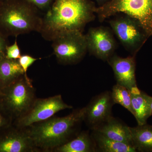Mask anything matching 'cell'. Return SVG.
Masks as SVG:
<instances>
[{
  "mask_svg": "<svg viewBox=\"0 0 152 152\" xmlns=\"http://www.w3.org/2000/svg\"><path fill=\"white\" fill-rule=\"evenodd\" d=\"M96 7L91 0H55L42 18L39 33L45 39L52 41L67 32H83L95 19Z\"/></svg>",
  "mask_w": 152,
  "mask_h": 152,
  "instance_id": "1",
  "label": "cell"
},
{
  "mask_svg": "<svg viewBox=\"0 0 152 152\" xmlns=\"http://www.w3.org/2000/svg\"><path fill=\"white\" fill-rule=\"evenodd\" d=\"M85 111V107L76 109L66 116L52 117L26 129L39 152H53L78 134Z\"/></svg>",
  "mask_w": 152,
  "mask_h": 152,
  "instance_id": "2",
  "label": "cell"
},
{
  "mask_svg": "<svg viewBox=\"0 0 152 152\" xmlns=\"http://www.w3.org/2000/svg\"><path fill=\"white\" fill-rule=\"evenodd\" d=\"M39 10L25 0H4L0 2V32L7 37L32 31L39 32L42 18Z\"/></svg>",
  "mask_w": 152,
  "mask_h": 152,
  "instance_id": "3",
  "label": "cell"
},
{
  "mask_svg": "<svg viewBox=\"0 0 152 152\" xmlns=\"http://www.w3.org/2000/svg\"><path fill=\"white\" fill-rule=\"evenodd\" d=\"M37 98L35 89L27 75L0 89V104L13 122L26 113Z\"/></svg>",
  "mask_w": 152,
  "mask_h": 152,
  "instance_id": "4",
  "label": "cell"
},
{
  "mask_svg": "<svg viewBox=\"0 0 152 152\" xmlns=\"http://www.w3.org/2000/svg\"><path fill=\"white\" fill-rule=\"evenodd\" d=\"M120 13L137 20L149 37L152 35V0H110L96 10L100 22Z\"/></svg>",
  "mask_w": 152,
  "mask_h": 152,
  "instance_id": "5",
  "label": "cell"
},
{
  "mask_svg": "<svg viewBox=\"0 0 152 152\" xmlns=\"http://www.w3.org/2000/svg\"><path fill=\"white\" fill-rule=\"evenodd\" d=\"M109 24L120 42L132 56H136L150 37L140 23L128 15L111 19Z\"/></svg>",
  "mask_w": 152,
  "mask_h": 152,
  "instance_id": "6",
  "label": "cell"
},
{
  "mask_svg": "<svg viewBox=\"0 0 152 152\" xmlns=\"http://www.w3.org/2000/svg\"><path fill=\"white\" fill-rule=\"evenodd\" d=\"M54 54L60 64H76L88 52L85 35L80 31L67 32L52 41Z\"/></svg>",
  "mask_w": 152,
  "mask_h": 152,
  "instance_id": "7",
  "label": "cell"
},
{
  "mask_svg": "<svg viewBox=\"0 0 152 152\" xmlns=\"http://www.w3.org/2000/svg\"><path fill=\"white\" fill-rule=\"evenodd\" d=\"M72 108L64 102L61 95L45 99L37 98L26 113L14 121L13 124L18 127L27 128L51 118L60 111Z\"/></svg>",
  "mask_w": 152,
  "mask_h": 152,
  "instance_id": "8",
  "label": "cell"
},
{
  "mask_svg": "<svg viewBox=\"0 0 152 152\" xmlns=\"http://www.w3.org/2000/svg\"><path fill=\"white\" fill-rule=\"evenodd\" d=\"M85 35L88 51L91 55L107 61L115 54L117 43L108 28L103 26L91 28Z\"/></svg>",
  "mask_w": 152,
  "mask_h": 152,
  "instance_id": "9",
  "label": "cell"
},
{
  "mask_svg": "<svg viewBox=\"0 0 152 152\" xmlns=\"http://www.w3.org/2000/svg\"><path fill=\"white\" fill-rule=\"evenodd\" d=\"M39 152L26 128L13 124L0 129V152Z\"/></svg>",
  "mask_w": 152,
  "mask_h": 152,
  "instance_id": "10",
  "label": "cell"
},
{
  "mask_svg": "<svg viewBox=\"0 0 152 152\" xmlns=\"http://www.w3.org/2000/svg\"><path fill=\"white\" fill-rule=\"evenodd\" d=\"M115 104L111 93L106 91L97 95L85 107L83 121L91 130H94L112 116Z\"/></svg>",
  "mask_w": 152,
  "mask_h": 152,
  "instance_id": "11",
  "label": "cell"
},
{
  "mask_svg": "<svg viewBox=\"0 0 152 152\" xmlns=\"http://www.w3.org/2000/svg\"><path fill=\"white\" fill-rule=\"evenodd\" d=\"M135 56L123 58L113 55L107 61L113 71L117 83L129 90L137 87Z\"/></svg>",
  "mask_w": 152,
  "mask_h": 152,
  "instance_id": "12",
  "label": "cell"
},
{
  "mask_svg": "<svg viewBox=\"0 0 152 152\" xmlns=\"http://www.w3.org/2000/svg\"><path fill=\"white\" fill-rule=\"evenodd\" d=\"M94 130L114 140L133 145L130 127L113 116Z\"/></svg>",
  "mask_w": 152,
  "mask_h": 152,
  "instance_id": "13",
  "label": "cell"
},
{
  "mask_svg": "<svg viewBox=\"0 0 152 152\" xmlns=\"http://www.w3.org/2000/svg\"><path fill=\"white\" fill-rule=\"evenodd\" d=\"M130 91L133 115L138 125L146 124L148 119L151 116L147 94L139 89L137 87L133 88Z\"/></svg>",
  "mask_w": 152,
  "mask_h": 152,
  "instance_id": "14",
  "label": "cell"
},
{
  "mask_svg": "<svg viewBox=\"0 0 152 152\" xmlns=\"http://www.w3.org/2000/svg\"><path fill=\"white\" fill-rule=\"evenodd\" d=\"M54 152H96L95 144L89 131H83L65 144L58 147Z\"/></svg>",
  "mask_w": 152,
  "mask_h": 152,
  "instance_id": "15",
  "label": "cell"
},
{
  "mask_svg": "<svg viewBox=\"0 0 152 152\" xmlns=\"http://www.w3.org/2000/svg\"><path fill=\"white\" fill-rule=\"evenodd\" d=\"M91 134L95 144L96 152H137L132 145L114 140L107 137L98 131L92 130Z\"/></svg>",
  "mask_w": 152,
  "mask_h": 152,
  "instance_id": "16",
  "label": "cell"
},
{
  "mask_svg": "<svg viewBox=\"0 0 152 152\" xmlns=\"http://www.w3.org/2000/svg\"><path fill=\"white\" fill-rule=\"evenodd\" d=\"M25 75L18 60L5 56L0 59V89L7 86Z\"/></svg>",
  "mask_w": 152,
  "mask_h": 152,
  "instance_id": "17",
  "label": "cell"
},
{
  "mask_svg": "<svg viewBox=\"0 0 152 152\" xmlns=\"http://www.w3.org/2000/svg\"><path fill=\"white\" fill-rule=\"evenodd\" d=\"M132 145L137 152H152V126L145 124L130 127Z\"/></svg>",
  "mask_w": 152,
  "mask_h": 152,
  "instance_id": "18",
  "label": "cell"
},
{
  "mask_svg": "<svg viewBox=\"0 0 152 152\" xmlns=\"http://www.w3.org/2000/svg\"><path fill=\"white\" fill-rule=\"evenodd\" d=\"M111 93L114 104L121 105L133 115L130 91L117 83L113 87Z\"/></svg>",
  "mask_w": 152,
  "mask_h": 152,
  "instance_id": "19",
  "label": "cell"
},
{
  "mask_svg": "<svg viewBox=\"0 0 152 152\" xmlns=\"http://www.w3.org/2000/svg\"><path fill=\"white\" fill-rule=\"evenodd\" d=\"M21 55L20 50L17 42V39H16L13 45L7 47L5 57L10 59L18 60Z\"/></svg>",
  "mask_w": 152,
  "mask_h": 152,
  "instance_id": "20",
  "label": "cell"
},
{
  "mask_svg": "<svg viewBox=\"0 0 152 152\" xmlns=\"http://www.w3.org/2000/svg\"><path fill=\"white\" fill-rule=\"evenodd\" d=\"M38 60V59L37 58H34L30 55H21L18 59V61L20 65L24 71L25 75H27V72L28 69Z\"/></svg>",
  "mask_w": 152,
  "mask_h": 152,
  "instance_id": "21",
  "label": "cell"
},
{
  "mask_svg": "<svg viewBox=\"0 0 152 152\" xmlns=\"http://www.w3.org/2000/svg\"><path fill=\"white\" fill-rule=\"evenodd\" d=\"M39 10L47 11L52 5L53 0H25Z\"/></svg>",
  "mask_w": 152,
  "mask_h": 152,
  "instance_id": "22",
  "label": "cell"
},
{
  "mask_svg": "<svg viewBox=\"0 0 152 152\" xmlns=\"http://www.w3.org/2000/svg\"><path fill=\"white\" fill-rule=\"evenodd\" d=\"M12 120L4 110L0 104V129L13 124Z\"/></svg>",
  "mask_w": 152,
  "mask_h": 152,
  "instance_id": "23",
  "label": "cell"
},
{
  "mask_svg": "<svg viewBox=\"0 0 152 152\" xmlns=\"http://www.w3.org/2000/svg\"><path fill=\"white\" fill-rule=\"evenodd\" d=\"M7 38L0 32V59L5 56L6 48L8 46Z\"/></svg>",
  "mask_w": 152,
  "mask_h": 152,
  "instance_id": "24",
  "label": "cell"
},
{
  "mask_svg": "<svg viewBox=\"0 0 152 152\" xmlns=\"http://www.w3.org/2000/svg\"><path fill=\"white\" fill-rule=\"evenodd\" d=\"M99 5V7H100L107 3L110 0H95Z\"/></svg>",
  "mask_w": 152,
  "mask_h": 152,
  "instance_id": "25",
  "label": "cell"
},
{
  "mask_svg": "<svg viewBox=\"0 0 152 152\" xmlns=\"http://www.w3.org/2000/svg\"><path fill=\"white\" fill-rule=\"evenodd\" d=\"M147 99L148 101L149 104L150 110H151V115L152 116V97L149 96L147 94Z\"/></svg>",
  "mask_w": 152,
  "mask_h": 152,
  "instance_id": "26",
  "label": "cell"
},
{
  "mask_svg": "<svg viewBox=\"0 0 152 152\" xmlns=\"http://www.w3.org/2000/svg\"><path fill=\"white\" fill-rule=\"evenodd\" d=\"M4 1V0H0V1Z\"/></svg>",
  "mask_w": 152,
  "mask_h": 152,
  "instance_id": "27",
  "label": "cell"
},
{
  "mask_svg": "<svg viewBox=\"0 0 152 152\" xmlns=\"http://www.w3.org/2000/svg\"><path fill=\"white\" fill-rule=\"evenodd\" d=\"M1 1H0V2H1Z\"/></svg>",
  "mask_w": 152,
  "mask_h": 152,
  "instance_id": "28",
  "label": "cell"
}]
</instances>
